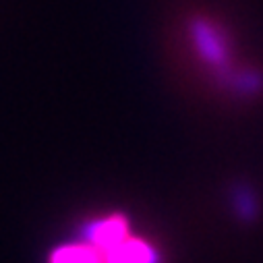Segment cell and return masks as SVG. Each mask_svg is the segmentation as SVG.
<instances>
[{
	"label": "cell",
	"instance_id": "obj_3",
	"mask_svg": "<svg viewBox=\"0 0 263 263\" xmlns=\"http://www.w3.org/2000/svg\"><path fill=\"white\" fill-rule=\"evenodd\" d=\"M48 263H104V255L87 240H81L52 251Z\"/></svg>",
	"mask_w": 263,
	"mask_h": 263
},
{
	"label": "cell",
	"instance_id": "obj_1",
	"mask_svg": "<svg viewBox=\"0 0 263 263\" xmlns=\"http://www.w3.org/2000/svg\"><path fill=\"white\" fill-rule=\"evenodd\" d=\"M186 35L197 60L214 75L216 81L234 69L230 40L214 19L205 15H193L186 21Z\"/></svg>",
	"mask_w": 263,
	"mask_h": 263
},
{
	"label": "cell",
	"instance_id": "obj_2",
	"mask_svg": "<svg viewBox=\"0 0 263 263\" xmlns=\"http://www.w3.org/2000/svg\"><path fill=\"white\" fill-rule=\"evenodd\" d=\"M216 83L240 100L257 98L263 93V73L251 67H245V69L234 67L224 77H220Z\"/></svg>",
	"mask_w": 263,
	"mask_h": 263
},
{
	"label": "cell",
	"instance_id": "obj_4",
	"mask_svg": "<svg viewBox=\"0 0 263 263\" xmlns=\"http://www.w3.org/2000/svg\"><path fill=\"white\" fill-rule=\"evenodd\" d=\"M232 189H234L232 191V210H234V216L242 224H253L259 218L257 195L253 193V189L249 184H236Z\"/></svg>",
	"mask_w": 263,
	"mask_h": 263
}]
</instances>
